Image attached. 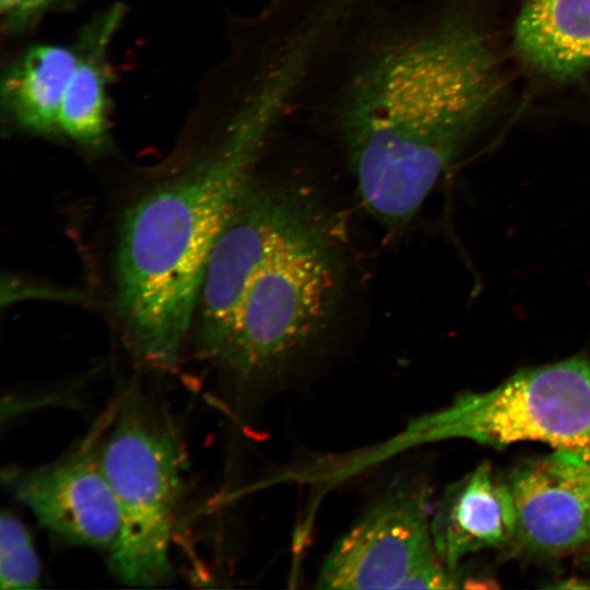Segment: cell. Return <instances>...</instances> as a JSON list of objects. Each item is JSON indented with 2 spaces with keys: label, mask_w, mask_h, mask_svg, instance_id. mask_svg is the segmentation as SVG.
Listing matches in <instances>:
<instances>
[{
  "label": "cell",
  "mask_w": 590,
  "mask_h": 590,
  "mask_svg": "<svg viewBox=\"0 0 590 590\" xmlns=\"http://www.w3.org/2000/svg\"><path fill=\"white\" fill-rule=\"evenodd\" d=\"M1 589L40 587V565L25 526L10 511L0 517Z\"/></svg>",
  "instance_id": "cell-14"
},
{
  "label": "cell",
  "mask_w": 590,
  "mask_h": 590,
  "mask_svg": "<svg viewBox=\"0 0 590 590\" xmlns=\"http://www.w3.org/2000/svg\"><path fill=\"white\" fill-rule=\"evenodd\" d=\"M553 588H557V589H585V588H590V581H585V580H580V579H569V580H565V581H562L555 586H552Z\"/></svg>",
  "instance_id": "cell-17"
},
{
  "label": "cell",
  "mask_w": 590,
  "mask_h": 590,
  "mask_svg": "<svg viewBox=\"0 0 590 590\" xmlns=\"http://www.w3.org/2000/svg\"><path fill=\"white\" fill-rule=\"evenodd\" d=\"M589 543H590V538H589Z\"/></svg>",
  "instance_id": "cell-18"
},
{
  "label": "cell",
  "mask_w": 590,
  "mask_h": 590,
  "mask_svg": "<svg viewBox=\"0 0 590 590\" xmlns=\"http://www.w3.org/2000/svg\"><path fill=\"white\" fill-rule=\"evenodd\" d=\"M97 453L120 515L108 552L111 571L132 587L164 585L173 576L169 552L184 488L185 457L174 426L130 396Z\"/></svg>",
  "instance_id": "cell-4"
},
{
  "label": "cell",
  "mask_w": 590,
  "mask_h": 590,
  "mask_svg": "<svg viewBox=\"0 0 590 590\" xmlns=\"http://www.w3.org/2000/svg\"><path fill=\"white\" fill-rule=\"evenodd\" d=\"M516 44L544 74L577 76L590 67V0H524Z\"/></svg>",
  "instance_id": "cell-11"
},
{
  "label": "cell",
  "mask_w": 590,
  "mask_h": 590,
  "mask_svg": "<svg viewBox=\"0 0 590 590\" xmlns=\"http://www.w3.org/2000/svg\"><path fill=\"white\" fill-rule=\"evenodd\" d=\"M323 216L315 198L295 185L252 182L205 264L196 310L199 358L215 361L261 270L288 241Z\"/></svg>",
  "instance_id": "cell-6"
},
{
  "label": "cell",
  "mask_w": 590,
  "mask_h": 590,
  "mask_svg": "<svg viewBox=\"0 0 590 590\" xmlns=\"http://www.w3.org/2000/svg\"><path fill=\"white\" fill-rule=\"evenodd\" d=\"M515 508V535L523 547L558 554L589 543L590 500L542 461L514 472L507 483Z\"/></svg>",
  "instance_id": "cell-10"
},
{
  "label": "cell",
  "mask_w": 590,
  "mask_h": 590,
  "mask_svg": "<svg viewBox=\"0 0 590 590\" xmlns=\"http://www.w3.org/2000/svg\"><path fill=\"white\" fill-rule=\"evenodd\" d=\"M436 551L456 570L461 560L515 535V508L507 484L487 462L448 487L430 520Z\"/></svg>",
  "instance_id": "cell-9"
},
{
  "label": "cell",
  "mask_w": 590,
  "mask_h": 590,
  "mask_svg": "<svg viewBox=\"0 0 590 590\" xmlns=\"http://www.w3.org/2000/svg\"><path fill=\"white\" fill-rule=\"evenodd\" d=\"M345 287L344 259L323 216L261 270L213 364L240 385L281 371L330 329Z\"/></svg>",
  "instance_id": "cell-3"
},
{
  "label": "cell",
  "mask_w": 590,
  "mask_h": 590,
  "mask_svg": "<svg viewBox=\"0 0 590 590\" xmlns=\"http://www.w3.org/2000/svg\"><path fill=\"white\" fill-rule=\"evenodd\" d=\"M48 0H0L1 13L7 16L10 22L21 23L38 9H40Z\"/></svg>",
  "instance_id": "cell-16"
},
{
  "label": "cell",
  "mask_w": 590,
  "mask_h": 590,
  "mask_svg": "<svg viewBox=\"0 0 590 590\" xmlns=\"http://www.w3.org/2000/svg\"><path fill=\"white\" fill-rule=\"evenodd\" d=\"M357 0L317 51L297 115L329 129L367 211L406 226L499 91L495 56L458 10Z\"/></svg>",
  "instance_id": "cell-1"
},
{
  "label": "cell",
  "mask_w": 590,
  "mask_h": 590,
  "mask_svg": "<svg viewBox=\"0 0 590 590\" xmlns=\"http://www.w3.org/2000/svg\"><path fill=\"white\" fill-rule=\"evenodd\" d=\"M105 81L97 62L79 58L68 83L58 116V127L79 144L96 146L106 130Z\"/></svg>",
  "instance_id": "cell-13"
},
{
  "label": "cell",
  "mask_w": 590,
  "mask_h": 590,
  "mask_svg": "<svg viewBox=\"0 0 590 590\" xmlns=\"http://www.w3.org/2000/svg\"><path fill=\"white\" fill-rule=\"evenodd\" d=\"M429 493L417 479L390 485L333 545L317 589H453L459 579L439 557Z\"/></svg>",
  "instance_id": "cell-7"
},
{
  "label": "cell",
  "mask_w": 590,
  "mask_h": 590,
  "mask_svg": "<svg viewBox=\"0 0 590 590\" xmlns=\"http://www.w3.org/2000/svg\"><path fill=\"white\" fill-rule=\"evenodd\" d=\"M542 462L575 484L590 500V447L556 449Z\"/></svg>",
  "instance_id": "cell-15"
},
{
  "label": "cell",
  "mask_w": 590,
  "mask_h": 590,
  "mask_svg": "<svg viewBox=\"0 0 590 590\" xmlns=\"http://www.w3.org/2000/svg\"><path fill=\"white\" fill-rule=\"evenodd\" d=\"M286 116L276 86L249 82L213 145L125 211L114 306L123 342L140 365L163 370L177 362L212 247Z\"/></svg>",
  "instance_id": "cell-2"
},
{
  "label": "cell",
  "mask_w": 590,
  "mask_h": 590,
  "mask_svg": "<svg viewBox=\"0 0 590 590\" xmlns=\"http://www.w3.org/2000/svg\"><path fill=\"white\" fill-rule=\"evenodd\" d=\"M463 438L496 449L540 441L555 449L590 447V361L577 354L518 370L486 391L465 392L413 418L367 461L422 444Z\"/></svg>",
  "instance_id": "cell-5"
},
{
  "label": "cell",
  "mask_w": 590,
  "mask_h": 590,
  "mask_svg": "<svg viewBox=\"0 0 590 590\" xmlns=\"http://www.w3.org/2000/svg\"><path fill=\"white\" fill-rule=\"evenodd\" d=\"M2 480L40 524L64 543L109 552L117 541L118 505L92 444L49 464L8 468Z\"/></svg>",
  "instance_id": "cell-8"
},
{
  "label": "cell",
  "mask_w": 590,
  "mask_h": 590,
  "mask_svg": "<svg viewBox=\"0 0 590 590\" xmlns=\"http://www.w3.org/2000/svg\"><path fill=\"white\" fill-rule=\"evenodd\" d=\"M78 61L66 47L40 45L10 68L2 82V101L19 125L39 133L59 129V109Z\"/></svg>",
  "instance_id": "cell-12"
}]
</instances>
